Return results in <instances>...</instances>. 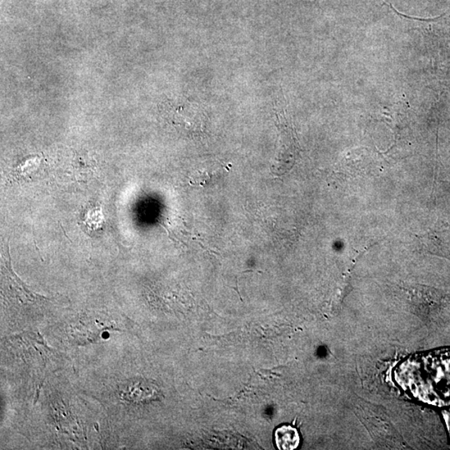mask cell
I'll return each instance as SVG.
<instances>
[{
    "label": "cell",
    "mask_w": 450,
    "mask_h": 450,
    "mask_svg": "<svg viewBox=\"0 0 450 450\" xmlns=\"http://www.w3.org/2000/svg\"><path fill=\"white\" fill-rule=\"evenodd\" d=\"M394 380L408 397L430 406L450 404V352L415 354L399 363Z\"/></svg>",
    "instance_id": "obj_1"
},
{
    "label": "cell",
    "mask_w": 450,
    "mask_h": 450,
    "mask_svg": "<svg viewBox=\"0 0 450 450\" xmlns=\"http://www.w3.org/2000/svg\"><path fill=\"white\" fill-rule=\"evenodd\" d=\"M275 440L277 448L280 450H294L299 447L300 436L297 429L291 425H283L276 429Z\"/></svg>",
    "instance_id": "obj_2"
},
{
    "label": "cell",
    "mask_w": 450,
    "mask_h": 450,
    "mask_svg": "<svg viewBox=\"0 0 450 450\" xmlns=\"http://www.w3.org/2000/svg\"><path fill=\"white\" fill-rule=\"evenodd\" d=\"M428 247L437 249L441 253L450 254V228L444 226L432 231L429 235Z\"/></svg>",
    "instance_id": "obj_3"
}]
</instances>
